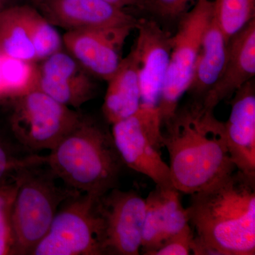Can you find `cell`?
Returning <instances> with one entry per match:
<instances>
[{"label":"cell","instance_id":"6da1fadb","mask_svg":"<svg viewBox=\"0 0 255 255\" xmlns=\"http://www.w3.org/2000/svg\"><path fill=\"white\" fill-rule=\"evenodd\" d=\"M190 196L191 254H255V178L236 169Z\"/></svg>","mask_w":255,"mask_h":255},{"label":"cell","instance_id":"7a4b0ae2","mask_svg":"<svg viewBox=\"0 0 255 255\" xmlns=\"http://www.w3.org/2000/svg\"><path fill=\"white\" fill-rule=\"evenodd\" d=\"M163 127L162 145L168 151L172 185L179 192L191 195L237 169L223 122L201 102L178 108Z\"/></svg>","mask_w":255,"mask_h":255},{"label":"cell","instance_id":"3957f363","mask_svg":"<svg viewBox=\"0 0 255 255\" xmlns=\"http://www.w3.org/2000/svg\"><path fill=\"white\" fill-rule=\"evenodd\" d=\"M44 161L68 187L100 197L117 187L123 164L112 133L85 117L50 150Z\"/></svg>","mask_w":255,"mask_h":255},{"label":"cell","instance_id":"277c9868","mask_svg":"<svg viewBox=\"0 0 255 255\" xmlns=\"http://www.w3.org/2000/svg\"><path fill=\"white\" fill-rule=\"evenodd\" d=\"M43 164H31L18 169L11 223L14 238V255H31L48 233L60 206L64 201L80 191L62 188L58 179Z\"/></svg>","mask_w":255,"mask_h":255},{"label":"cell","instance_id":"5b68a950","mask_svg":"<svg viewBox=\"0 0 255 255\" xmlns=\"http://www.w3.org/2000/svg\"><path fill=\"white\" fill-rule=\"evenodd\" d=\"M100 198L78 192L64 201L48 233L31 255H103Z\"/></svg>","mask_w":255,"mask_h":255},{"label":"cell","instance_id":"8992f818","mask_svg":"<svg viewBox=\"0 0 255 255\" xmlns=\"http://www.w3.org/2000/svg\"><path fill=\"white\" fill-rule=\"evenodd\" d=\"M213 16L214 0H195L172 35L170 58L158 107L162 128L173 117L189 88L203 35Z\"/></svg>","mask_w":255,"mask_h":255},{"label":"cell","instance_id":"52a82bcc","mask_svg":"<svg viewBox=\"0 0 255 255\" xmlns=\"http://www.w3.org/2000/svg\"><path fill=\"white\" fill-rule=\"evenodd\" d=\"M13 100L11 130L18 142L29 150H51L83 117L38 89Z\"/></svg>","mask_w":255,"mask_h":255},{"label":"cell","instance_id":"ba28073f","mask_svg":"<svg viewBox=\"0 0 255 255\" xmlns=\"http://www.w3.org/2000/svg\"><path fill=\"white\" fill-rule=\"evenodd\" d=\"M162 131L159 110L140 107L131 117L112 124L111 133L122 163L156 186L172 187L169 165L159 152Z\"/></svg>","mask_w":255,"mask_h":255},{"label":"cell","instance_id":"9c48e42d","mask_svg":"<svg viewBox=\"0 0 255 255\" xmlns=\"http://www.w3.org/2000/svg\"><path fill=\"white\" fill-rule=\"evenodd\" d=\"M103 255H137L141 249L146 200L133 191L117 188L101 196Z\"/></svg>","mask_w":255,"mask_h":255},{"label":"cell","instance_id":"30bf717a","mask_svg":"<svg viewBox=\"0 0 255 255\" xmlns=\"http://www.w3.org/2000/svg\"><path fill=\"white\" fill-rule=\"evenodd\" d=\"M135 26H106L66 31L63 47L96 78L108 81L119 68L124 43Z\"/></svg>","mask_w":255,"mask_h":255},{"label":"cell","instance_id":"8fae6325","mask_svg":"<svg viewBox=\"0 0 255 255\" xmlns=\"http://www.w3.org/2000/svg\"><path fill=\"white\" fill-rule=\"evenodd\" d=\"M132 48L139 62L140 107L159 110L162 87L168 68L172 33L149 18H140Z\"/></svg>","mask_w":255,"mask_h":255},{"label":"cell","instance_id":"7c38bea8","mask_svg":"<svg viewBox=\"0 0 255 255\" xmlns=\"http://www.w3.org/2000/svg\"><path fill=\"white\" fill-rule=\"evenodd\" d=\"M31 2L52 25L66 31L106 26L136 27L139 21L126 9L105 0H31Z\"/></svg>","mask_w":255,"mask_h":255},{"label":"cell","instance_id":"4fadbf2b","mask_svg":"<svg viewBox=\"0 0 255 255\" xmlns=\"http://www.w3.org/2000/svg\"><path fill=\"white\" fill-rule=\"evenodd\" d=\"M38 68L36 89L62 105L78 109L95 97L93 76L68 52H57L41 60Z\"/></svg>","mask_w":255,"mask_h":255},{"label":"cell","instance_id":"5bb4252c","mask_svg":"<svg viewBox=\"0 0 255 255\" xmlns=\"http://www.w3.org/2000/svg\"><path fill=\"white\" fill-rule=\"evenodd\" d=\"M231 111L223 122L231 159L238 170L255 178V86L247 82L231 97Z\"/></svg>","mask_w":255,"mask_h":255},{"label":"cell","instance_id":"9a60e30c","mask_svg":"<svg viewBox=\"0 0 255 255\" xmlns=\"http://www.w3.org/2000/svg\"><path fill=\"white\" fill-rule=\"evenodd\" d=\"M255 75V18L228 41L227 58L221 76L201 101L207 110L230 100Z\"/></svg>","mask_w":255,"mask_h":255},{"label":"cell","instance_id":"2e32d148","mask_svg":"<svg viewBox=\"0 0 255 255\" xmlns=\"http://www.w3.org/2000/svg\"><path fill=\"white\" fill-rule=\"evenodd\" d=\"M107 82L102 112L107 122L112 125L131 117L140 107L139 62L132 47Z\"/></svg>","mask_w":255,"mask_h":255},{"label":"cell","instance_id":"e0dca14e","mask_svg":"<svg viewBox=\"0 0 255 255\" xmlns=\"http://www.w3.org/2000/svg\"><path fill=\"white\" fill-rule=\"evenodd\" d=\"M228 40L214 15L206 26L187 92L201 102L219 80L227 58Z\"/></svg>","mask_w":255,"mask_h":255},{"label":"cell","instance_id":"ac0fdd59","mask_svg":"<svg viewBox=\"0 0 255 255\" xmlns=\"http://www.w3.org/2000/svg\"><path fill=\"white\" fill-rule=\"evenodd\" d=\"M0 53L17 59L37 62L23 6L0 10Z\"/></svg>","mask_w":255,"mask_h":255},{"label":"cell","instance_id":"d6986e66","mask_svg":"<svg viewBox=\"0 0 255 255\" xmlns=\"http://www.w3.org/2000/svg\"><path fill=\"white\" fill-rule=\"evenodd\" d=\"M38 75L36 62L11 58L0 53V83L3 96L13 98L35 90Z\"/></svg>","mask_w":255,"mask_h":255},{"label":"cell","instance_id":"ffe728a7","mask_svg":"<svg viewBox=\"0 0 255 255\" xmlns=\"http://www.w3.org/2000/svg\"><path fill=\"white\" fill-rule=\"evenodd\" d=\"M23 9L37 60L41 61L63 50V36L55 26L33 6L23 5Z\"/></svg>","mask_w":255,"mask_h":255},{"label":"cell","instance_id":"44dd1931","mask_svg":"<svg viewBox=\"0 0 255 255\" xmlns=\"http://www.w3.org/2000/svg\"><path fill=\"white\" fill-rule=\"evenodd\" d=\"M214 15L228 41L255 18V0H214Z\"/></svg>","mask_w":255,"mask_h":255},{"label":"cell","instance_id":"7402d4cb","mask_svg":"<svg viewBox=\"0 0 255 255\" xmlns=\"http://www.w3.org/2000/svg\"><path fill=\"white\" fill-rule=\"evenodd\" d=\"M159 206L163 223L164 241L189 226L187 209L183 207L179 191L173 187H159Z\"/></svg>","mask_w":255,"mask_h":255},{"label":"cell","instance_id":"603a6c76","mask_svg":"<svg viewBox=\"0 0 255 255\" xmlns=\"http://www.w3.org/2000/svg\"><path fill=\"white\" fill-rule=\"evenodd\" d=\"M145 200L146 211L140 251L144 255H152L164 242L163 223L157 188L151 191Z\"/></svg>","mask_w":255,"mask_h":255},{"label":"cell","instance_id":"cb8c5ba5","mask_svg":"<svg viewBox=\"0 0 255 255\" xmlns=\"http://www.w3.org/2000/svg\"><path fill=\"white\" fill-rule=\"evenodd\" d=\"M192 0H143L138 6L139 9L146 13L150 18L159 23L177 26L181 18L189 11V5Z\"/></svg>","mask_w":255,"mask_h":255},{"label":"cell","instance_id":"d4e9b609","mask_svg":"<svg viewBox=\"0 0 255 255\" xmlns=\"http://www.w3.org/2000/svg\"><path fill=\"white\" fill-rule=\"evenodd\" d=\"M16 190L14 181L0 189V255H14L11 209Z\"/></svg>","mask_w":255,"mask_h":255},{"label":"cell","instance_id":"484cf974","mask_svg":"<svg viewBox=\"0 0 255 255\" xmlns=\"http://www.w3.org/2000/svg\"><path fill=\"white\" fill-rule=\"evenodd\" d=\"M44 157L31 155L18 157L14 150L4 139L0 137V189L9 183V179L14 180L15 174L18 169L31 164H44Z\"/></svg>","mask_w":255,"mask_h":255},{"label":"cell","instance_id":"4316f807","mask_svg":"<svg viewBox=\"0 0 255 255\" xmlns=\"http://www.w3.org/2000/svg\"><path fill=\"white\" fill-rule=\"evenodd\" d=\"M194 235L190 225L181 232L169 238L152 255H188L191 254Z\"/></svg>","mask_w":255,"mask_h":255},{"label":"cell","instance_id":"83f0119b","mask_svg":"<svg viewBox=\"0 0 255 255\" xmlns=\"http://www.w3.org/2000/svg\"><path fill=\"white\" fill-rule=\"evenodd\" d=\"M105 1L112 3V4L119 6V7L123 8V9H126L127 6H130L127 0H105Z\"/></svg>","mask_w":255,"mask_h":255},{"label":"cell","instance_id":"f1b7e54d","mask_svg":"<svg viewBox=\"0 0 255 255\" xmlns=\"http://www.w3.org/2000/svg\"><path fill=\"white\" fill-rule=\"evenodd\" d=\"M130 6H137L143 0H127Z\"/></svg>","mask_w":255,"mask_h":255},{"label":"cell","instance_id":"f546056e","mask_svg":"<svg viewBox=\"0 0 255 255\" xmlns=\"http://www.w3.org/2000/svg\"><path fill=\"white\" fill-rule=\"evenodd\" d=\"M5 7L4 0H0V10Z\"/></svg>","mask_w":255,"mask_h":255},{"label":"cell","instance_id":"4dcf8cb0","mask_svg":"<svg viewBox=\"0 0 255 255\" xmlns=\"http://www.w3.org/2000/svg\"><path fill=\"white\" fill-rule=\"evenodd\" d=\"M3 97L2 92H1V83H0V97Z\"/></svg>","mask_w":255,"mask_h":255}]
</instances>
